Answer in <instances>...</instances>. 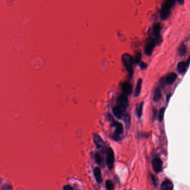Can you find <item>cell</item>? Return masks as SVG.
Returning <instances> with one entry per match:
<instances>
[{
  "instance_id": "cell-1",
  "label": "cell",
  "mask_w": 190,
  "mask_h": 190,
  "mask_svg": "<svg viewBox=\"0 0 190 190\" xmlns=\"http://www.w3.org/2000/svg\"><path fill=\"white\" fill-rule=\"evenodd\" d=\"M122 61L123 66L126 69L127 71L129 76L132 77L133 75V59L129 53H125L122 56Z\"/></svg>"
},
{
  "instance_id": "cell-2",
  "label": "cell",
  "mask_w": 190,
  "mask_h": 190,
  "mask_svg": "<svg viewBox=\"0 0 190 190\" xmlns=\"http://www.w3.org/2000/svg\"><path fill=\"white\" fill-rule=\"evenodd\" d=\"M175 3V0H166L163 4L161 11L160 17L162 20L167 18L170 14L171 10Z\"/></svg>"
},
{
  "instance_id": "cell-3",
  "label": "cell",
  "mask_w": 190,
  "mask_h": 190,
  "mask_svg": "<svg viewBox=\"0 0 190 190\" xmlns=\"http://www.w3.org/2000/svg\"><path fill=\"white\" fill-rule=\"evenodd\" d=\"M128 96L127 95L122 93L117 98V106L120 107L124 112L128 106Z\"/></svg>"
},
{
  "instance_id": "cell-4",
  "label": "cell",
  "mask_w": 190,
  "mask_h": 190,
  "mask_svg": "<svg viewBox=\"0 0 190 190\" xmlns=\"http://www.w3.org/2000/svg\"><path fill=\"white\" fill-rule=\"evenodd\" d=\"M113 126L115 127V132L112 137L114 140L117 141L120 139V135L123 133V127L121 123L116 121L113 122Z\"/></svg>"
},
{
  "instance_id": "cell-5",
  "label": "cell",
  "mask_w": 190,
  "mask_h": 190,
  "mask_svg": "<svg viewBox=\"0 0 190 190\" xmlns=\"http://www.w3.org/2000/svg\"><path fill=\"white\" fill-rule=\"evenodd\" d=\"M114 152L111 148L108 149L107 154L106 164L107 167L111 170L114 167Z\"/></svg>"
},
{
  "instance_id": "cell-6",
  "label": "cell",
  "mask_w": 190,
  "mask_h": 190,
  "mask_svg": "<svg viewBox=\"0 0 190 190\" xmlns=\"http://www.w3.org/2000/svg\"><path fill=\"white\" fill-rule=\"evenodd\" d=\"M156 41H157L156 39H153V38H151L148 40L144 48L145 53L147 55L150 56L152 54L156 44Z\"/></svg>"
},
{
  "instance_id": "cell-7",
  "label": "cell",
  "mask_w": 190,
  "mask_h": 190,
  "mask_svg": "<svg viewBox=\"0 0 190 190\" xmlns=\"http://www.w3.org/2000/svg\"><path fill=\"white\" fill-rule=\"evenodd\" d=\"M152 165L154 171L156 172H159L162 167V161L159 158H155L152 160Z\"/></svg>"
},
{
  "instance_id": "cell-8",
  "label": "cell",
  "mask_w": 190,
  "mask_h": 190,
  "mask_svg": "<svg viewBox=\"0 0 190 190\" xmlns=\"http://www.w3.org/2000/svg\"><path fill=\"white\" fill-rule=\"evenodd\" d=\"M190 60L189 59L187 62H181L178 64L177 69L181 74L185 73L188 69L190 65Z\"/></svg>"
},
{
  "instance_id": "cell-9",
  "label": "cell",
  "mask_w": 190,
  "mask_h": 190,
  "mask_svg": "<svg viewBox=\"0 0 190 190\" xmlns=\"http://www.w3.org/2000/svg\"><path fill=\"white\" fill-rule=\"evenodd\" d=\"M122 89L123 91V93L127 95L131 94L132 92V86L131 84H129V82H125L123 83L122 86Z\"/></svg>"
},
{
  "instance_id": "cell-10",
  "label": "cell",
  "mask_w": 190,
  "mask_h": 190,
  "mask_svg": "<svg viewBox=\"0 0 190 190\" xmlns=\"http://www.w3.org/2000/svg\"><path fill=\"white\" fill-rule=\"evenodd\" d=\"M173 189L174 185L169 180L164 181L161 185V189L162 190H172Z\"/></svg>"
},
{
  "instance_id": "cell-11",
  "label": "cell",
  "mask_w": 190,
  "mask_h": 190,
  "mask_svg": "<svg viewBox=\"0 0 190 190\" xmlns=\"http://www.w3.org/2000/svg\"><path fill=\"white\" fill-rule=\"evenodd\" d=\"M176 78H177V75L175 73L171 72L166 77V78L165 80L167 84H172L175 82Z\"/></svg>"
},
{
  "instance_id": "cell-12",
  "label": "cell",
  "mask_w": 190,
  "mask_h": 190,
  "mask_svg": "<svg viewBox=\"0 0 190 190\" xmlns=\"http://www.w3.org/2000/svg\"><path fill=\"white\" fill-rule=\"evenodd\" d=\"M161 30V26L159 23H156L153 27V33L155 36L156 40H159L158 39L160 38V32Z\"/></svg>"
},
{
  "instance_id": "cell-13",
  "label": "cell",
  "mask_w": 190,
  "mask_h": 190,
  "mask_svg": "<svg viewBox=\"0 0 190 190\" xmlns=\"http://www.w3.org/2000/svg\"><path fill=\"white\" fill-rule=\"evenodd\" d=\"M93 142H94L95 144H96V146L98 148L101 147L102 146V145L104 144V142H103L102 138L97 134L93 135Z\"/></svg>"
},
{
  "instance_id": "cell-14",
  "label": "cell",
  "mask_w": 190,
  "mask_h": 190,
  "mask_svg": "<svg viewBox=\"0 0 190 190\" xmlns=\"http://www.w3.org/2000/svg\"><path fill=\"white\" fill-rule=\"evenodd\" d=\"M142 80L141 78H139L137 81L136 86L135 90V93H134L135 97H138L140 95L142 89Z\"/></svg>"
},
{
  "instance_id": "cell-15",
  "label": "cell",
  "mask_w": 190,
  "mask_h": 190,
  "mask_svg": "<svg viewBox=\"0 0 190 190\" xmlns=\"http://www.w3.org/2000/svg\"><path fill=\"white\" fill-rule=\"evenodd\" d=\"M94 175L95 176L96 181L99 183H101L102 181V177L101 171L99 167H96L94 170Z\"/></svg>"
},
{
  "instance_id": "cell-16",
  "label": "cell",
  "mask_w": 190,
  "mask_h": 190,
  "mask_svg": "<svg viewBox=\"0 0 190 190\" xmlns=\"http://www.w3.org/2000/svg\"><path fill=\"white\" fill-rule=\"evenodd\" d=\"M113 113L114 114V116L118 118H121L122 117V115L123 114V112L121 108L118 106H116L113 108Z\"/></svg>"
},
{
  "instance_id": "cell-17",
  "label": "cell",
  "mask_w": 190,
  "mask_h": 190,
  "mask_svg": "<svg viewBox=\"0 0 190 190\" xmlns=\"http://www.w3.org/2000/svg\"><path fill=\"white\" fill-rule=\"evenodd\" d=\"M143 106H144V102H142L140 104H138L136 105V115L138 118H141L142 114L143 111Z\"/></svg>"
},
{
  "instance_id": "cell-18",
  "label": "cell",
  "mask_w": 190,
  "mask_h": 190,
  "mask_svg": "<svg viewBox=\"0 0 190 190\" xmlns=\"http://www.w3.org/2000/svg\"><path fill=\"white\" fill-rule=\"evenodd\" d=\"M162 97V92L160 90V89L157 88L155 91L154 92V94H153V101L155 102H157L160 100L161 98Z\"/></svg>"
},
{
  "instance_id": "cell-19",
  "label": "cell",
  "mask_w": 190,
  "mask_h": 190,
  "mask_svg": "<svg viewBox=\"0 0 190 190\" xmlns=\"http://www.w3.org/2000/svg\"><path fill=\"white\" fill-rule=\"evenodd\" d=\"M124 121H125V123L126 128L127 129H129L130 125H131V117H130V116H129V114H125Z\"/></svg>"
},
{
  "instance_id": "cell-20",
  "label": "cell",
  "mask_w": 190,
  "mask_h": 190,
  "mask_svg": "<svg viewBox=\"0 0 190 190\" xmlns=\"http://www.w3.org/2000/svg\"><path fill=\"white\" fill-rule=\"evenodd\" d=\"M106 187L107 190H114V185L112 182V181L107 180L106 181Z\"/></svg>"
},
{
  "instance_id": "cell-21",
  "label": "cell",
  "mask_w": 190,
  "mask_h": 190,
  "mask_svg": "<svg viewBox=\"0 0 190 190\" xmlns=\"http://www.w3.org/2000/svg\"><path fill=\"white\" fill-rule=\"evenodd\" d=\"M165 112V108L163 107L160 110L159 114V121L160 122L162 121L163 120Z\"/></svg>"
},
{
  "instance_id": "cell-22",
  "label": "cell",
  "mask_w": 190,
  "mask_h": 190,
  "mask_svg": "<svg viewBox=\"0 0 190 190\" xmlns=\"http://www.w3.org/2000/svg\"><path fill=\"white\" fill-rule=\"evenodd\" d=\"M186 51H187L186 46H185V45H183L180 46L178 52H179V54L181 56H183L185 53H186Z\"/></svg>"
},
{
  "instance_id": "cell-23",
  "label": "cell",
  "mask_w": 190,
  "mask_h": 190,
  "mask_svg": "<svg viewBox=\"0 0 190 190\" xmlns=\"http://www.w3.org/2000/svg\"><path fill=\"white\" fill-rule=\"evenodd\" d=\"M1 190H12V185L9 183H6L2 185Z\"/></svg>"
},
{
  "instance_id": "cell-24",
  "label": "cell",
  "mask_w": 190,
  "mask_h": 190,
  "mask_svg": "<svg viewBox=\"0 0 190 190\" xmlns=\"http://www.w3.org/2000/svg\"><path fill=\"white\" fill-rule=\"evenodd\" d=\"M141 59V53L138 52L136 54L135 58L133 59V62H135V63H138L140 62Z\"/></svg>"
},
{
  "instance_id": "cell-25",
  "label": "cell",
  "mask_w": 190,
  "mask_h": 190,
  "mask_svg": "<svg viewBox=\"0 0 190 190\" xmlns=\"http://www.w3.org/2000/svg\"><path fill=\"white\" fill-rule=\"evenodd\" d=\"M95 160H96V162L99 163V164H101V162H102V159H101V157L99 155V153L97 152L95 153Z\"/></svg>"
},
{
  "instance_id": "cell-26",
  "label": "cell",
  "mask_w": 190,
  "mask_h": 190,
  "mask_svg": "<svg viewBox=\"0 0 190 190\" xmlns=\"http://www.w3.org/2000/svg\"><path fill=\"white\" fill-rule=\"evenodd\" d=\"M140 67L141 68V69H145L147 67V65L144 63V62H141L140 63Z\"/></svg>"
},
{
  "instance_id": "cell-27",
  "label": "cell",
  "mask_w": 190,
  "mask_h": 190,
  "mask_svg": "<svg viewBox=\"0 0 190 190\" xmlns=\"http://www.w3.org/2000/svg\"><path fill=\"white\" fill-rule=\"evenodd\" d=\"M63 190H74L69 185H66L63 187Z\"/></svg>"
},
{
  "instance_id": "cell-28",
  "label": "cell",
  "mask_w": 190,
  "mask_h": 190,
  "mask_svg": "<svg viewBox=\"0 0 190 190\" xmlns=\"http://www.w3.org/2000/svg\"><path fill=\"white\" fill-rule=\"evenodd\" d=\"M180 3H183V0H177Z\"/></svg>"
}]
</instances>
